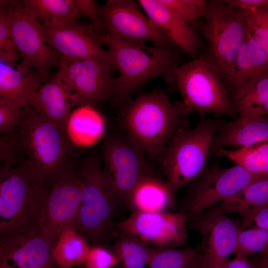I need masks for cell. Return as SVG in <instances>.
<instances>
[{"label":"cell","instance_id":"obj_1","mask_svg":"<svg viewBox=\"0 0 268 268\" xmlns=\"http://www.w3.org/2000/svg\"><path fill=\"white\" fill-rule=\"evenodd\" d=\"M50 185L27 159L0 170V238L41 233Z\"/></svg>","mask_w":268,"mask_h":268},{"label":"cell","instance_id":"obj_2","mask_svg":"<svg viewBox=\"0 0 268 268\" xmlns=\"http://www.w3.org/2000/svg\"><path fill=\"white\" fill-rule=\"evenodd\" d=\"M191 112L182 102L172 103L163 90L156 89L126 103L120 123L125 133L153 159L186 130Z\"/></svg>","mask_w":268,"mask_h":268},{"label":"cell","instance_id":"obj_3","mask_svg":"<svg viewBox=\"0 0 268 268\" xmlns=\"http://www.w3.org/2000/svg\"><path fill=\"white\" fill-rule=\"evenodd\" d=\"M99 35L119 71L110 100L114 103L126 104L133 93L154 78L175 83L181 59L179 47H149L121 41L107 32Z\"/></svg>","mask_w":268,"mask_h":268},{"label":"cell","instance_id":"obj_4","mask_svg":"<svg viewBox=\"0 0 268 268\" xmlns=\"http://www.w3.org/2000/svg\"><path fill=\"white\" fill-rule=\"evenodd\" d=\"M18 130L28 159L50 186L74 167L76 154L66 132L31 106L23 108Z\"/></svg>","mask_w":268,"mask_h":268},{"label":"cell","instance_id":"obj_5","mask_svg":"<svg viewBox=\"0 0 268 268\" xmlns=\"http://www.w3.org/2000/svg\"><path fill=\"white\" fill-rule=\"evenodd\" d=\"M225 122L221 119H202L194 128L176 135L166 147L160 156L161 167L166 181L175 193L205 173L212 140Z\"/></svg>","mask_w":268,"mask_h":268},{"label":"cell","instance_id":"obj_6","mask_svg":"<svg viewBox=\"0 0 268 268\" xmlns=\"http://www.w3.org/2000/svg\"><path fill=\"white\" fill-rule=\"evenodd\" d=\"M78 171L82 183V197L73 226L88 242H105L113 234V218L118 205L116 195L97 154L87 157Z\"/></svg>","mask_w":268,"mask_h":268},{"label":"cell","instance_id":"obj_7","mask_svg":"<svg viewBox=\"0 0 268 268\" xmlns=\"http://www.w3.org/2000/svg\"><path fill=\"white\" fill-rule=\"evenodd\" d=\"M249 10L225 0H208L198 27L207 44L205 55L219 69L224 82L229 79L244 41Z\"/></svg>","mask_w":268,"mask_h":268},{"label":"cell","instance_id":"obj_8","mask_svg":"<svg viewBox=\"0 0 268 268\" xmlns=\"http://www.w3.org/2000/svg\"><path fill=\"white\" fill-rule=\"evenodd\" d=\"M175 84L182 103L191 111L232 117L237 115L219 69L205 54L180 65Z\"/></svg>","mask_w":268,"mask_h":268},{"label":"cell","instance_id":"obj_9","mask_svg":"<svg viewBox=\"0 0 268 268\" xmlns=\"http://www.w3.org/2000/svg\"><path fill=\"white\" fill-rule=\"evenodd\" d=\"M59 55L60 66L55 76L65 88L73 107L111 100L115 88L114 67L94 59Z\"/></svg>","mask_w":268,"mask_h":268},{"label":"cell","instance_id":"obj_10","mask_svg":"<svg viewBox=\"0 0 268 268\" xmlns=\"http://www.w3.org/2000/svg\"><path fill=\"white\" fill-rule=\"evenodd\" d=\"M103 170L117 198L128 206L133 190L146 174L155 170L142 149L127 134L108 136L103 145Z\"/></svg>","mask_w":268,"mask_h":268},{"label":"cell","instance_id":"obj_11","mask_svg":"<svg viewBox=\"0 0 268 268\" xmlns=\"http://www.w3.org/2000/svg\"><path fill=\"white\" fill-rule=\"evenodd\" d=\"M263 178L236 164L227 168L213 166L191 184L185 198L187 217L193 218L218 202H223L239 194L253 182Z\"/></svg>","mask_w":268,"mask_h":268},{"label":"cell","instance_id":"obj_12","mask_svg":"<svg viewBox=\"0 0 268 268\" xmlns=\"http://www.w3.org/2000/svg\"><path fill=\"white\" fill-rule=\"evenodd\" d=\"M14 40L20 62L36 70L46 83L49 71L59 68L60 58L48 41L41 24L22 4L20 0H8Z\"/></svg>","mask_w":268,"mask_h":268},{"label":"cell","instance_id":"obj_13","mask_svg":"<svg viewBox=\"0 0 268 268\" xmlns=\"http://www.w3.org/2000/svg\"><path fill=\"white\" fill-rule=\"evenodd\" d=\"M98 14L107 32L119 40L134 44L149 42L158 46L178 47L154 26L134 0H107L99 5Z\"/></svg>","mask_w":268,"mask_h":268},{"label":"cell","instance_id":"obj_14","mask_svg":"<svg viewBox=\"0 0 268 268\" xmlns=\"http://www.w3.org/2000/svg\"><path fill=\"white\" fill-rule=\"evenodd\" d=\"M192 218L201 239V268H226L235 254L241 225L219 206Z\"/></svg>","mask_w":268,"mask_h":268},{"label":"cell","instance_id":"obj_15","mask_svg":"<svg viewBox=\"0 0 268 268\" xmlns=\"http://www.w3.org/2000/svg\"><path fill=\"white\" fill-rule=\"evenodd\" d=\"M82 183L74 167L51 184L47 197L41 234L51 247L61 232L73 226L81 201Z\"/></svg>","mask_w":268,"mask_h":268},{"label":"cell","instance_id":"obj_16","mask_svg":"<svg viewBox=\"0 0 268 268\" xmlns=\"http://www.w3.org/2000/svg\"><path fill=\"white\" fill-rule=\"evenodd\" d=\"M187 219L182 212L134 211L115 226L155 247L176 248L187 241Z\"/></svg>","mask_w":268,"mask_h":268},{"label":"cell","instance_id":"obj_17","mask_svg":"<svg viewBox=\"0 0 268 268\" xmlns=\"http://www.w3.org/2000/svg\"><path fill=\"white\" fill-rule=\"evenodd\" d=\"M41 24L49 42L61 56L96 60L116 69L110 53L90 24L77 20L61 27Z\"/></svg>","mask_w":268,"mask_h":268},{"label":"cell","instance_id":"obj_18","mask_svg":"<svg viewBox=\"0 0 268 268\" xmlns=\"http://www.w3.org/2000/svg\"><path fill=\"white\" fill-rule=\"evenodd\" d=\"M0 239V268H53L52 247L41 233Z\"/></svg>","mask_w":268,"mask_h":268},{"label":"cell","instance_id":"obj_19","mask_svg":"<svg viewBox=\"0 0 268 268\" xmlns=\"http://www.w3.org/2000/svg\"><path fill=\"white\" fill-rule=\"evenodd\" d=\"M138 3L154 26L182 51L193 59L198 57L204 44L194 27L183 21L160 0H139Z\"/></svg>","mask_w":268,"mask_h":268},{"label":"cell","instance_id":"obj_20","mask_svg":"<svg viewBox=\"0 0 268 268\" xmlns=\"http://www.w3.org/2000/svg\"><path fill=\"white\" fill-rule=\"evenodd\" d=\"M43 83L41 75L30 67L0 59V101L21 108L29 106Z\"/></svg>","mask_w":268,"mask_h":268},{"label":"cell","instance_id":"obj_21","mask_svg":"<svg viewBox=\"0 0 268 268\" xmlns=\"http://www.w3.org/2000/svg\"><path fill=\"white\" fill-rule=\"evenodd\" d=\"M268 75V58L247 32L225 84L232 100L243 91Z\"/></svg>","mask_w":268,"mask_h":268},{"label":"cell","instance_id":"obj_22","mask_svg":"<svg viewBox=\"0 0 268 268\" xmlns=\"http://www.w3.org/2000/svg\"><path fill=\"white\" fill-rule=\"evenodd\" d=\"M266 143H268V116L239 117L220 127L212 140L210 153L225 147L241 148Z\"/></svg>","mask_w":268,"mask_h":268},{"label":"cell","instance_id":"obj_23","mask_svg":"<svg viewBox=\"0 0 268 268\" xmlns=\"http://www.w3.org/2000/svg\"><path fill=\"white\" fill-rule=\"evenodd\" d=\"M176 193L155 170L145 175L130 196L128 206L134 211H167L173 206Z\"/></svg>","mask_w":268,"mask_h":268},{"label":"cell","instance_id":"obj_24","mask_svg":"<svg viewBox=\"0 0 268 268\" xmlns=\"http://www.w3.org/2000/svg\"><path fill=\"white\" fill-rule=\"evenodd\" d=\"M29 106L66 132L73 107L65 88L55 76L42 85Z\"/></svg>","mask_w":268,"mask_h":268},{"label":"cell","instance_id":"obj_25","mask_svg":"<svg viewBox=\"0 0 268 268\" xmlns=\"http://www.w3.org/2000/svg\"><path fill=\"white\" fill-rule=\"evenodd\" d=\"M90 246L74 226L64 229L51 248L53 260L61 268L84 265Z\"/></svg>","mask_w":268,"mask_h":268},{"label":"cell","instance_id":"obj_26","mask_svg":"<svg viewBox=\"0 0 268 268\" xmlns=\"http://www.w3.org/2000/svg\"><path fill=\"white\" fill-rule=\"evenodd\" d=\"M23 6L41 24L61 27L77 20L71 0H22Z\"/></svg>","mask_w":268,"mask_h":268},{"label":"cell","instance_id":"obj_27","mask_svg":"<svg viewBox=\"0 0 268 268\" xmlns=\"http://www.w3.org/2000/svg\"><path fill=\"white\" fill-rule=\"evenodd\" d=\"M268 204V178L257 180L239 194L221 203L225 213L236 212L243 218Z\"/></svg>","mask_w":268,"mask_h":268},{"label":"cell","instance_id":"obj_28","mask_svg":"<svg viewBox=\"0 0 268 268\" xmlns=\"http://www.w3.org/2000/svg\"><path fill=\"white\" fill-rule=\"evenodd\" d=\"M118 230L113 251L119 261V268H145L152 247L134 235Z\"/></svg>","mask_w":268,"mask_h":268},{"label":"cell","instance_id":"obj_29","mask_svg":"<svg viewBox=\"0 0 268 268\" xmlns=\"http://www.w3.org/2000/svg\"><path fill=\"white\" fill-rule=\"evenodd\" d=\"M200 252L194 248L152 247L148 268H196L200 265Z\"/></svg>","mask_w":268,"mask_h":268},{"label":"cell","instance_id":"obj_30","mask_svg":"<svg viewBox=\"0 0 268 268\" xmlns=\"http://www.w3.org/2000/svg\"><path fill=\"white\" fill-rule=\"evenodd\" d=\"M239 117L268 115V75L232 100Z\"/></svg>","mask_w":268,"mask_h":268},{"label":"cell","instance_id":"obj_31","mask_svg":"<svg viewBox=\"0 0 268 268\" xmlns=\"http://www.w3.org/2000/svg\"><path fill=\"white\" fill-rule=\"evenodd\" d=\"M215 154L230 160L253 174L268 178V143L233 150L222 148Z\"/></svg>","mask_w":268,"mask_h":268},{"label":"cell","instance_id":"obj_32","mask_svg":"<svg viewBox=\"0 0 268 268\" xmlns=\"http://www.w3.org/2000/svg\"><path fill=\"white\" fill-rule=\"evenodd\" d=\"M261 254L268 261V230L252 226L240 230L235 254Z\"/></svg>","mask_w":268,"mask_h":268},{"label":"cell","instance_id":"obj_33","mask_svg":"<svg viewBox=\"0 0 268 268\" xmlns=\"http://www.w3.org/2000/svg\"><path fill=\"white\" fill-rule=\"evenodd\" d=\"M20 58L12 31L8 0L0 1V59L16 62Z\"/></svg>","mask_w":268,"mask_h":268},{"label":"cell","instance_id":"obj_34","mask_svg":"<svg viewBox=\"0 0 268 268\" xmlns=\"http://www.w3.org/2000/svg\"><path fill=\"white\" fill-rule=\"evenodd\" d=\"M28 159L20 134L17 129L13 133L0 136V167H11Z\"/></svg>","mask_w":268,"mask_h":268},{"label":"cell","instance_id":"obj_35","mask_svg":"<svg viewBox=\"0 0 268 268\" xmlns=\"http://www.w3.org/2000/svg\"><path fill=\"white\" fill-rule=\"evenodd\" d=\"M188 25L198 27L206 5L205 0H160Z\"/></svg>","mask_w":268,"mask_h":268},{"label":"cell","instance_id":"obj_36","mask_svg":"<svg viewBox=\"0 0 268 268\" xmlns=\"http://www.w3.org/2000/svg\"><path fill=\"white\" fill-rule=\"evenodd\" d=\"M246 30L268 58V6L249 10Z\"/></svg>","mask_w":268,"mask_h":268},{"label":"cell","instance_id":"obj_37","mask_svg":"<svg viewBox=\"0 0 268 268\" xmlns=\"http://www.w3.org/2000/svg\"><path fill=\"white\" fill-rule=\"evenodd\" d=\"M114 252L100 245L90 246L85 263V268H114L119 265Z\"/></svg>","mask_w":268,"mask_h":268},{"label":"cell","instance_id":"obj_38","mask_svg":"<svg viewBox=\"0 0 268 268\" xmlns=\"http://www.w3.org/2000/svg\"><path fill=\"white\" fill-rule=\"evenodd\" d=\"M22 109L10 103L0 101V133L6 134L18 129Z\"/></svg>","mask_w":268,"mask_h":268},{"label":"cell","instance_id":"obj_39","mask_svg":"<svg viewBox=\"0 0 268 268\" xmlns=\"http://www.w3.org/2000/svg\"><path fill=\"white\" fill-rule=\"evenodd\" d=\"M71 3L80 16L88 18L90 24L98 34L107 32L104 24L101 21L99 14V5L94 0H71Z\"/></svg>","mask_w":268,"mask_h":268},{"label":"cell","instance_id":"obj_40","mask_svg":"<svg viewBox=\"0 0 268 268\" xmlns=\"http://www.w3.org/2000/svg\"><path fill=\"white\" fill-rule=\"evenodd\" d=\"M255 226L268 230V204L242 218L241 228Z\"/></svg>","mask_w":268,"mask_h":268},{"label":"cell","instance_id":"obj_41","mask_svg":"<svg viewBox=\"0 0 268 268\" xmlns=\"http://www.w3.org/2000/svg\"><path fill=\"white\" fill-rule=\"evenodd\" d=\"M228 3L240 8L252 10L268 6V0H225Z\"/></svg>","mask_w":268,"mask_h":268},{"label":"cell","instance_id":"obj_42","mask_svg":"<svg viewBox=\"0 0 268 268\" xmlns=\"http://www.w3.org/2000/svg\"><path fill=\"white\" fill-rule=\"evenodd\" d=\"M235 257L230 260L226 268H257L246 257L241 254H235Z\"/></svg>","mask_w":268,"mask_h":268},{"label":"cell","instance_id":"obj_43","mask_svg":"<svg viewBox=\"0 0 268 268\" xmlns=\"http://www.w3.org/2000/svg\"><path fill=\"white\" fill-rule=\"evenodd\" d=\"M257 268H268V261L262 259L258 263Z\"/></svg>","mask_w":268,"mask_h":268},{"label":"cell","instance_id":"obj_44","mask_svg":"<svg viewBox=\"0 0 268 268\" xmlns=\"http://www.w3.org/2000/svg\"><path fill=\"white\" fill-rule=\"evenodd\" d=\"M196 268H201L200 266H198V267H197Z\"/></svg>","mask_w":268,"mask_h":268},{"label":"cell","instance_id":"obj_45","mask_svg":"<svg viewBox=\"0 0 268 268\" xmlns=\"http://www.w3.org/2000/svg\"></svg>","mask_w":268,"mask_h":268}]
</instances>
